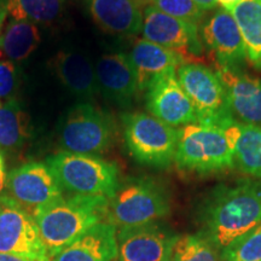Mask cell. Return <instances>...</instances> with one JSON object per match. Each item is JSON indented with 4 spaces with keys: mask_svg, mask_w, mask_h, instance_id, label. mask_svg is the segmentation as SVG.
I'll return each instance as SVG.
<instances>
[{
    "mask_svg": "<svg viewBox=\"0 0 261 261\" xmlns=\"http://www.w3.org/2000/svg\"><path fill=\"white\" fill-rule=\"evenodd\" d=\"M94 23L108 34L129 37L142 32L143 4L139 0H85Z\"/></svg>",
    "mask_w": 261,
    "mask_h": 261,
    "instance_id": "e0dca14e",
    "label": "cell"
},
{
    "mask_svg": "<svg viewBox=\"0 0 261 261\" xmlns=\"http://www.w3.org/2000/svg\"><path fill=\"white\" fill-rule=\"evenodd\" d=\"M201 234L223 249L261 224V179H238L212 189L198 208Z\"/></svg>",
    "mask_w": 261,
    "mask_h": 261,
    "instance_id": "6da1fadb",
    "label": "cell"
},
{
    "mask_svg": "<svg viewBox=\"0 0 261 261\" xmlns=\"http://www.w3.org/2000/svg\"><path fill=\"white\" fill-rule=\"evenodd\" d=\"M46 165L62 190L73 195L113 197L120 187V173L115 163L96 155L61 151L48 156Z\"/></svg>",
    "mask_w": 261,
    "mask_h": 261,
    "instance_id": "277c9868",
    "label": "cell"
},
{
    "mask_svg": "<svg viewBox=\"0 0 261 261\" xmlns=\"http://www.w3.org/2000/svg\"><path fill=\"white\" fill-rule=\"evenodd\" d=\"M221 261H261V224L221 249Z\"/></svg>",
    "mask_w": 261,
    "mask_h": 261,
    "instance_id": "4316f807",
    "label": "cell"
},
{
    "mask_svg": "<svg viewBox=\"0 0 261 261\" xmlns=\"http://www.w3.org/2000/svg\"><path fill=\"white\" fill-rule=\"evenodd\" d=\"M96 77L99 93L108 102L127 108L139 92L137 75L128 55L123 52H109L98 58Z\"/></svg>",
    "mask_w": 261,
    "mask_h": 261,
    "instance_id": "9a60e30c",
    "label": "cell"
},
{
    "mask_svg": "<svg viewBox=\"0 0 261 261\" xmlns=\"http://www.w3.org/2000/svg\"><path fill=\"white\" fill-rule=\"evenodd\" d=\"M215 249L201 233L179 236L169 261H219Z\"/></svg>",
    "mask_w": 261,
    "mask_h": 261,
    "instance_id": "484cf974",
    "label": "cell"
},
{
    "mask_svg": "<svg viewBox=\"0 0 261 261\" xmlns=\"http://www.w3.org/2000/svg\"><path fill=\"white\" fill-rule=\"evenodd\" d=\"M178 238L156 221L121 227L117 232L116 261H169Z\"/></svg>",
    "mask_w": 261,
    "mask_h": 261,
    "instance_id": "7c38bea8",
    "label": "cell"
},
{
    "mask_svg": "<svg viewBox=\"0 0 261 261\" xmlns=\"http://www.w3.org/2000/svg\"><path fill=\"white\" fill-rule=\"evenodd\" d=\"M177 79L194 104L197 123L225 130L236 122L226 89L217 71L201 63H184L178 68Z\"/></svg>",
    "mask_w": 261,
    "mask_h": 261,
    "instance_id": "ba28073f",
    "label": "cell"
},
{
    "mask_svg": "<svg viewBox=\"0 0 261 261\" xmlns=\"http://www.w3.org/2000/svg\"><path fill=\"white\" fill-rule=\"evenodd\" d=\"M116 227L100 221L65 247L52 261H116Z\"/></svg>",
    "mask_w": 261,
    "mask_h": 261,
    "instance_id": "d6986e66",
    "label": "cell"
},
{
    "mask_svg": "<svg viewBox=\"0 0 261 261\" xmlns=\"http://www.w3.org/2000/svg\"><path fill=\"white\" fill-rule=\"evenodd\" d=\"M217 73L226 89L234 121L261 127V79L219 67Z\"/></svg>",
    "mask_w": 261,
    "mask_h": 261,
    "instance_id": "2e32d148",
    "label": "cell"
},
{
    "mask_svg": "<svg viewBox=\"0 0 261 261\" xmlns=\"http://www.w3.org/2000/svg\"><path fill=\"white\" fill-rule=\"evenodd\" d=\"M3 57H4V52L0 50V62L3 61Z\"/></svg>",
    "mask_w": 261,
    "mask_h": 261,
    "instance_id": "e575fe53",
    "label": "cell"
},
{
    "mask_svg": "<svg viewBox=\"0 0 261 261\" xmlns=\"http://www.w3.org/2000/svg\"><path fill=\"white\" fill-rule=\"evenodd\" d=\"M143 39L174 52L182 63H200L203 46L198 34V25L172 17L146 5L143 10Z\"/></svg>",
    "mask_w": 261,
    "mask_h": 261,
    "instance_id": "30bf717a",
    "label": "cell"
},
{
    "mask_svg": "<svg viewBox=\"0 0 261 261\" xmlns=\"http://www.w3.org/2000/svg\"><path fill=\"white\" fill-rule=\"evenodd\" d=\"M117 127L113 116L90 102L71 107L58 127L60 145L63 151L84 155H99L112 148Z\"/></svg>",
    "mask_w": 261,
    "mask_h": 261,
    "instance_id": "8992f818",
    "label": "cell"
},
{
    "mask_svg": "<svg viewBox=\"0 0 261 261\" xmlns=\"http://www.w3.org/2000/svg\"><path fill=\"white\" fill-rule=\"evenodd\" d=\"M192 2L203 11H211V10L217 8L218 5L217 0H192Z\"/></svg>",
    "mask_w": 261,
    "mask_h": 261,
    "instance_id": "4dcf8cb0",
    "label": "cell"
},
{
    "mask_svg": "<svg viewBox=\"0 0 261 261\" xmlns=\"http://www.w3.org/2000/svg\"><path fill=\"white\" fill-rule=\"evenodd\" d=\"M179 129L174 162L181 171L212 174L234 167L233 146L224 129L190 123Z\"/></svg>",
    "mask_w": 261,
    "mask_h": 261,
    "instance_id": "5b68a950",
    "label": "cell"
},
{
    "mask_svg": "<svg viewBox=\"0 0 261 261\" xmlns=\"http://www.w3.org/2000/svg\"><path fill=\"white\" fill-rule=\"evenodd\" d=\"M108 200L104 196H62L33 213L42 243L52 259L90 227L106 220Z\"/></svg>",
    "mask_w": 261,
    "mask_h": 261,
    "instance_id": "7a4b0ae2",
    "label": "cell"
},
{
    "mask_svg": "<svg viewBox=\"0 0 261 261\" xmlns=\"http://www.w3.org/2000/svg\"><path fill=\"white\" fill-rule=\"evenodd\" d=\"M202 41L213 55L217 67L241 71L247 51L240 28L231 12L218 9L205 19L201 29Z\"/></svg>",
    "mask_w": 261,
    "mask_h": 261,
    "instance_id": "4fadbf2b",
    "label": "cell"
},
{
    "mask_svg": "<svg viewBox=\"0 0 261 261\" xmlns=\"http://www.w3.org/2000/svg\"><path fill=\"white\" fill-rule=\"evenodd\" d=\"M231 12L242 35L247 61L261 70V0H240Z\"/></svg>",
    "mask_w": 261,
    "mask_h": 261,
    "instance_id": "603a6c76",
    "label": "cell"
},
{
    "mask_svg": "<svg viewBox=\"0 0 261 261\" xmlns=\"http://www.w3.org/2000/svg\"><path fill=\"white\" fill-rule=\"evenodd\" d=\"M128 152L140 165L166 168L174 161L179 129L145 113L121 116Z\"/></svg>",
    "mask_w": 261,
    "mask_h": 261,
    "instance_id": "52a82bcc",
    "label": "cell"
},
{
    "mask_svg": "<svg viewBox=\"0 0 261 261\" xmlns=\"http://www.w3.org/2000/svg\"><path fill=\"white\" fill-rule=\"evenodd\" d=\"M146 5L165 12L172 17L182 19L189 23L200 25L203 21L204 11L192 0H146Z\"/></svg>",
    "mask_w": 261,
    "mask_h": 261,
    "instance_id": "83f0119b",
    "label": "cell"
},
{
    "mask_svg": "<svg viewBox=\"0 0 261 261\" xmlns=\"http://www.w3.org/2000/svg\"><path fill=\"white\" fill-rule=\"evenodd\" d=\"M139 2H140V3H142V4H143V5H144V4H146V0H139Z\"/></svg>",
    "mask_w": 261,
    "mask_h": 261,
    "instance_id": "d590c367",
    "label": "cell"
},
{
    "mask_svg": "<svg viewBox=\"0 0 261 261\" xmlns=\"http://www.w3.org/2000/svg\"><path fill=\"white\" fill-rule=\"evenodd\" d=\"M171 212L169 192L154 178H132L120 184L108 200L107 223L120 228L138 226L167 217Z\"/></svg>",
    "mask_w": 261,
    "mask_h": 261,
    "instance_id": "3957f363",
    "label": "cell"
},
{
    "mask_svg": "<svg viewBox=\"0 0 261 261\" xmlns=\"http://www.w3.org/2000/svg\"><path fill=\"white\" fill-rule=\"evenodd\" d=\"M6 190L10 197L29 214L63 196V190L46 163L28 162L8 174Z\"/></svg>",
    "mask_w": 261,
    "mask_h": 261,
    "instance_id": "8fae6325",
    "label": "cell"
},
{
    "mask_svg": "<svg viewBox=\"0 0 261 261\" xmlns=\"http://www.w3.org/2000/svg\"><path fill=\"white\" fill-rule=\"evenodd\" d=\"M18 67L15 62L3 60L0 62V103L14 97L18 87Z\"/></svg>",
    "mask_w": 261,
    "mask_h": 261,
    "instance_id": "f1b7e54d",
    "label": "cell"
},
{
    "mask_svg": "<svg viewBox=\"0 0 261 261\" xmlns=\"http://www.w3.org/2000/svg\"><path fill=\"white\" fill-rule=\"evenodd\" d=\"M6 16H8V11H6L4 0H0V34H2L3 24H4Z\"/></svg>",
    "mask_w": 261,
    "mask_h": 261,
    "instance_id": "836d02e7",
    "label": "cell"
},
{
    "mask_svg": "<svg viewBox=\"0 0 261 261\" xmlns=\"http://www.w3.org/2000/svg\"><path fill=\"white\" fill-rule=\"evenodd\" d=\"M52 67L61 84L74 97L89 102L99 93L94 65L84 52L62 50L52 61Z\"/></svg>",
    "mask_w": 261,
    "mask_h": 261,
    "instance_id": "ac0fdd59",
    "label": "cell"
},
{
    "mask_svg": "<svg viewBox=\"0 0 261 261\" xmlns=\"http://www.w3.org/2000/svg\"><path fill=\"white\" fill-rule=\"evenodd\" d=\"M128 56L135 68L139 91H145L158 77L178 71V68L184 64L174 52L145 39L136 41Z\"/></svg>",
    "mask_w": 261,
    "mask_h": 261,
    "instance_id": "ffe728a7",
    "label": "cell"
},
{
    "mask_svg": "<svg viewBox=\"0 0 261 261\" xmlns=\"http://www.w3.org/2000/svg\"><path fill=\"white\" fill-rule=\"evenodd\" d=\"M145 91L146 108L160 121L172 127L197 123L194 104L179 84L177 71L158 77Z\"/></svg>",
    "mask_w": 261,
    "mask_h": 261,
    "instance_id": "5bb4252c",
    "label": "cell"
},
{
    "mask_svg": "<svg viewBox=\"0 0 261 261\" xmlns=\"http://www.w3.org/2000/svg\"><path fill=\"white\" fill-rule=\"evenodd\" d=\"M0 253L32 261H52L34 218L6 194L0 196Z\"/></svg>",
    "mask_w": 261,
    "mask_h": 261,
    "instance_id": "9c48e42d",
    "label": "cell"
},
{
    "mask_svg": "<svg viewBox=\"0 0 261 261\" xmlns=\"http://www.w3.org/2000/svg\"><path fill=\"white\" fill-rule=\"evenodd\" d=\"M218 4L221 5V8L226 10V11L231 12L233 10L234 6H236L238 4V2L240 0H217Z\"/></svg>",
    "mask_w": 261,
    "mask_h": 261,
    "instance_id": "1f68e13d",
    "label": "cell"
},
{
    "mask_svg": "<svg viewBox=\"0 0 261 261\" xmlns=\"http://www.w3.org/2000/svg\"><path fill=\"white\" fill-rule=\"evenodd\" d=\"M67 0H4L6 11L15 21L48 24L60 18Z\"/></svg>",
    "mask_w": 261,
    "mask_h": 261,
    "instance_id": "d4e9b609",
    "label": "cell"
},
{
    "mask_svg": "<svg viewBox=\"0 0 261 261\" xmlns=\"http://www.w3.org/2000/svg\"><path fill=\"white\" fill-rule=\"evenodd\" d=\"M32 135L31 121L16 98L0 103V151L18 152Z\"/></svg>",
    "mask_w": 261,
    "mask_h": 261,
    "instance_id": "7402d4cb",
    "label": "cell"
},
{
    "mask_svg": "<svg viewBox=\"0 0 261 261\" xmlns=\"http://www.w3.org/2000/svg\"><path fill=\"white\" fill-rule=\"evenodd\" d=\"M0 261H32V260L24 259V257H21L17 255H12V254L0 253Z\"/></svg>",
    "mask_w": 261,
    "mask_h": 261,
    "instance_id": "d6a6232c",
    "label": "cell"
},
{
    "mask_svg": "<svg viewBox=\"0 0 261 261\" xmlns=\"http://www.w3.org/2000/svg\"><path fill=\"white\" fill-rule=\"evenodd\" d=\"M8 171H6V163L4 154L0 151V196L4 195L6 190V182H8Z\"/></svg>",
    "mask_w": 261,
    "mask_h": 261,
    "instance_id": "f546056e",
    "label": "cell"
},
{
    "mask_svg": "<svg viewBox=\"0 0 261 261\" xmlns=\"http://www.w3.org/2000/svg\"><path fill=\"white\" fill-rule=\"evenodd\" d=\"M225 133L233 146L234 166L250 177L261 179V127L234 122Z\"/></svg>",
    "mask_w": 261,
    "mask_h": 261,
    "instance_id": "44dd1931",
    "label": "cell"
},
{
    "mask_svg": "<svg viewBox=\"0 0 261 261\" xmlns=\"http://www.w3.org/2000/svg\"><path fill=\"white\" fill-rule=\"evenodd\" d=\"M41 33L38 24L11 19L0 34V50L10 61L23 62L39 47Z\"/></svg>",
    "mask_w": 261,
    "mask_h": 261,
    "instance_id": "cb8c5ba5",
    "label": "cell"
}]
</instances>
